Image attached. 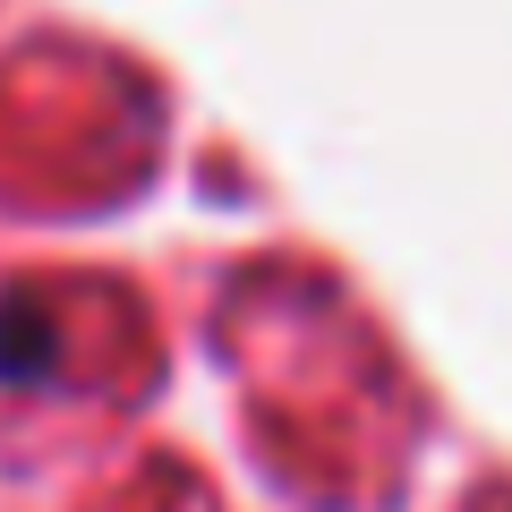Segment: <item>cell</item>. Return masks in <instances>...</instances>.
<instances>
[{"mask_svg":"<svg viewBox=\"0 0 512 512\" xmlns=\"http://www.w3.org/2000/svg\"><path fill=\"white\" fill-rule=\"evenodd\" d=\"M52 350H60V333H52V316H43L35 299H0V376L43 384L52 376Z\"/></svg>","mask_w":512,"mask_h":512,"instance_id":"cell-1","label":"cell"}]
</instances>
